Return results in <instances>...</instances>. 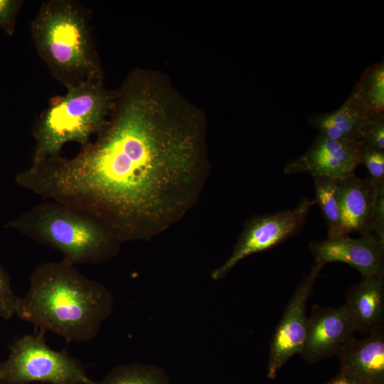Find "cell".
<instances>
[{
    "label": "cell",
    "mask_w": 384,
    "mask_h": 384,
    "mask_svg": "<svg viewBox=\"0 0 384 384\" xmlns=\"http://www.w3.org/2000/svg\"><path fill=\"white\" fill-rule=\"evenodd\" d=\"M92 384H168V379L156 368L132 364L114 368L102 380Z\"/></svg>",
    "instance_id": "ac0fdd59"
},
{
    "label": "cell",
    "mask_w": 384,
    "mask_h": 384,
    "mask_svg": "<svg viewBox=\"0 0 384 384\" xmlns=\"http://www.w3.org/2000/svg\"><path fill=\"white\" fill-rule=\"evenodd\" d=\"M343 307L356 332L369 334L383 328L384 275L362 277L348 289Z\"/></svg>",
    "instance_id": "5bb4252c"
},
{
    "label": "cell",
    "mask_w": 384,
    "mask_h": 384,
    "mask_svg": "<svg viewBox=\"0 0 384 384\" xmlns=\"http://www.w3.org/2000/svg\"><path fill=\"white\" fill-rule=\"evenodd\" d=\"M315 202L321 209L328 228V237L343 234L340 211L336 199V180L325 177H313Z\"/></svg>",
    "instance_id": "e0dca14e"
},
{
    "label": "cell",
    "mask_w": 384,
    "mask_h": 384,
    "mask_svg": "<svg viewBox=\"0 0 384 384\" xmlns=\"http://www.w3.org/2000/svg\"><path fill=\"white\" fill-rule=\"evenodd\" d=\"M339 371L355 376L367 384H384V329L362 339L353 338L336 354Z\"/></svg>",
    "instance_id": "4fadbf2b"
},
{
    "label": "cell",
    "mask_w": 384,
    "mask_h": 384,
    "mask_svg": "<svg viewBox=\"0 0 384 384\" xmlns=\"http://www.w3.org/2000/svg\"><path fill=\"white\" fill-rule=\"evenodd\" d=\"M31 34L38 55L65 87L102 78L87 15L77 1L43 2Z\"/></svg>",
    "instance_id": "3957f363"
},
{
    "label": "cell",
    "mask_w": 384,
    "mask_h": 384,
    "mask_svg": "<svg viewBox=\"0 0 384 384\" xmlns=\"http://www.w3.org/2000/svg\"><path fill=\"white\" fill-rule=\"evenodd\" d=\"M325 265L316 262L295 289L272 336L267 364V377L276 378L280 368L295 354H299L304 343L307 317L306 303L314 283Z\"/></svg>",
    "instance_id": "ba28073f"
},
{
    "label": "cell",
    "mask_w": 384,
    "mask_h": 384,
    "mask_svg": "<svg viewBox=\"0 0 384 384\" xmlns=\"http://www.w3.org/2000/svg\"><path fill=\"white\" fill-rule=\"evenodd\" d=\"M360 142L384 150V114L370 117L363 129Z\"/></svg>",
    "instance_id": "44dd1931"
},
{
    "label": "cell",
    "mask_w": 384,
    "mask_h": 384,
    "mask_svg": "<svg viewBox=\"0 0 384 384\" xmlns=\"http://www.w3.org/2000/svg\"><path fill=\"white\" fill-rule=\"evenodd\" d=\"M6 227L58 250L63 260L73 265L106 260L116 253L119 242L93 218L48 201L10 221Z\"/></svg>",
    "instance_id": "5b68a950"
},
{
    "label": "cell",
    "mask_w": 384,
    "mask_h": 384,
    "mask_svg": "<svg viewBox=\"0 0 384 384\" xmlns=\"http://www.w3.org/2000/svg\"><path fill=\"white\" fill-rule=\"evenodd\" d=\"M92 384L82 365L66 349L46 343L45 331L36 329L16 341L9 358L0 363V384Z\"/></svg>",
    "instance_id": "8992f818"
},
{
    "label": "cell",
    "mask_w": 384,
    "mask_h": 384,
    "mask_svg": "<svg viewBox=\"0 0 384 384\" xmlns=\"http://www.w3.org/2000/svg\"><path fill=\"white\" fill-rule=\"evenodd\" d=\"M325 384H367L358 378L339 371L338 373Z\"/></svg>",
    "instance_id": "cb8c5ba5"
},
{
    "label": "cell",
    "mask_w": 384,
    "mask_h": 384,
    "mask_svg": "<svg viewBox=\"0 0 384 384\" xmlns=\"http://www.w3.org/2000/svg\"><path fill=\"white\" fill-rule=\"evenodd\" d=\"M66 90L34 123L32 164L60 155L68 142H77L84 147L107 122L115 95L105 88L102 78L68 86Z\"/></svg>",
    "instance_id": "277c9868"
},
{
    "label": "cell",
    "mask_w": 384,
    "mask_h": 384,
    "mask_svg": "<svg viewBox=\"0 0 384 384\" xmlns=\"http://www.w3.org/2000/svg\"><path fill=\"white\" fill-rule=\"evenodd\" d=\"M309 248L316 262H344L356 269L362 277L384 275V239L375 233L358 238L341 234L311 241Z\"/></svg>",
    "instance_id": "9c48e42d"
},
{
    "label": "cell",
    "mask_w": 384,
    "mask_h": 384,
    "mask_svg": "<svg viewBox=\"0 0 384 384\" xmlns=\"http://www.w3.org/2000/svg\"><path fill=\"white\" fill-rule=\"evenodd\" d=\"M166 111L139 75L130 76L97 139L56 161L58 200L119 241L150 237L177 220L202 186L205 162L198 129Z\"/></svg>",
    "instance_id": "6da1fadb"
},
{
    "label": "cell",
    "mask_w": 384,
    "mask_h": 384,
    "mask_svg": "<svg viewBox=\"0 0 384 384\" xmlns=\"http://www.w3.org/2000/svg\"><path fill=\"white\" fill-rule=\"evenodd\" d=\"M355 333L343 306L314 304L307 318L305 341L299 354L307 363H316L337 354L355 338Z\"/></svg>",
    "instance_id": "8fae6325"
},
{
    "label": "cell",
    "mask_w": 384,
    "mask_h": 384,
    "mask_svg": "<svg viewBox=\"0 0 384 384\" xmlns=\"http://www.w3.org/2000/svg\"><path fill=\"white\" fill-rule=\"evenodd\" d=\"M315 200L303 198L292 210L255 216L249 220L230 257L213 271L214 279L223 278L245 257L269 250L299 233Z\"/></svg>",
    "instance_id": "52a82bcc"
},
{
    "label": "cell",
    "mask_w": 384,
    "mask_h": 384,
    "mask_svg": "<svg viewBox=\"0 0 384 384\" xmlns=\"http://www.w3.org/2000/svg\"><path fill=\"white\" fill-rule=\"evenodd\" d=\"M372 116L350 95L336 110L313 114L307 118V123L326 137L359 142L363 129Z\"/></svg>",
    "instance_id": "9a60e30c"
},
{
    "label": "cell",
    "mask_w": 384,
    "mask_h": 384,
    "mask_svg": "<svg viewBox=\"0 0 384 384\" xmlns=\"http://www.w3.org/2000/svg\"><path fill=\"white\" fill-rule=\"evenodd\" d=\"M378 186L355 174L336 180V195L343 234L373 233V209Z\"/></svg>",
    "instance_id": "7c38bea8"
},
{
    "label": "cell",
    "mask_w": 384,
    "mask_h": 384,
    "mask_svg": "<svg viewBox=\"0 0 384 384\" xmlns=\"http://www.w3.org/2000/svg\"><path fill=\"white\" fill-rule=\"evenodd\" d=\"M373 233L384 239V185L378 187L373 216Z\"/></svg>",
    "instance_id": "603a6c76"
},
{
    "label": "cell",
    "mask_w": 384,
    "mask_h": 384,
    "mask_svg": "<svg viewBox=\"0 0 384 384\" xmlns=\"http://www.w3.org/2000/svg\"><path fill=\"white\" fill-rule=\"evenodd\" d=\"M22 2L17 0H0V28L9 35L14 33L16 18Z\"/></svg>",
    "instance_id": "7402d4cb"
},
{
    "label": "cell",
    "mask_w": 384,
    "mask_h": 384,
    "mask_svg": "<svg viewBox=\"0 0 384 384\" xmlns=\"http://www.w3.org/2000/svg\"><path fill=\"white\" fill-rule=\"evenodd\" d=\"M18 300L11 288L9 274L0 264V317L9 319L16 315Z\"/></svg>",
    "instance_id": "ffe728a7"
},
{
    "label": "cell",
    "mask_w": 384,
    "mask_h": 384,
    "mask_svg": "<svg viewBox=\"0 0 384 384\" xmlns=\"http://www.w3.org/2000/svg\"><path fill=\"white\" fill-rule=\"evenodd\" d=\"M361 142L334 139L318 134L304 154L289 161L287 174L308 172L312 177L340 179L354 174L360 164Z\"/></svg>",
    "instance_id": "30bf717a"
},
{
    "label": "cell",
    "mask_w": 384,
    "mask_h": 384,
    "mask_svg": "<svg viewBox=\"0 0 384 384\" xmlns=\"http://www.w3.org/2000/svg\"><path fill=\"white\" fill-rule=\"evenodd\" d=\"M112 306V296L104 286L63 260L43 263L33 271L16 315L67 342H82L97 335Z\"/></svg>",
    "instance_id": "7a4b0ae2"
},
{
    "label": "cell",
    "mask_w": 384,
    "mask_h": 384,
    "mask_svg": "<svg viewBox=\"0 0 384 384\" xmlns=\"http://www.w3.org/2000/svg\"><path fill=\"white\" fill-rule=\"evenodd\" d=\"M352 95L370 114H384V63L368 68L354 87Z\"/></svg>",
    "instance_id": "2e32d148"
},
{
    "label": "cell",
    "mask_w": 384,
    "mask_h": 384,
    "mask_svg": "<svg viewBox=\"0 0 384 384\" xmlns=\"http://www.w3.org/2000/svg\"><path fill=\"white\" fill-rule=\"evenodd\" d=\"M360 164L367 169L373 185H384V150L361 142Z\"/></svg>",
    "instance_id": "d6986e66"
}]
</instances>
